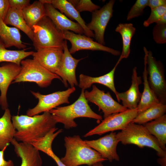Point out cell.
Listing matches in <instances>:
<instances>
[{"label":"cell","mask_w":166,"mask_h":166,"mask_svg":"<svg viewBox=\"0 0 166 166\" xmlns=\"http://www.w3.org/2000/svg\"><path fill=\"white\" fill-rule=\"evenodd\" d=\"M11 120L16 130L14 138L18 142L30 144L46 135L57 124L49 112L32 116L13 115Z\"/></svg>","instance_id":"obj_1"},{"label":"cell","mask_w":166,"mask_h":166,"mask_svg":"<svg viewBox=\"0 0 166 166\" xmlns=\"http://www.w3.org/2000/svg\"><path fill=\"white\" fill-rule=\"evenodd\" d=\"M66 152L60 159L66 166H79L94 164L107 160L97 151L91 148L78 135L65 136L64 138Z\"/></svg>","instance_id":"obj_2"},{"label":"cell","mask_w":166,"mask_h":166,"mask_svg":"<svg viewBox=\"0 0 166 166\" xmlns=\"http://www.w3.org/2000/svg\"><path fill=\"white\" fill-rule=\"evenodd\" d=\"M84 91L81 90L79 97L72 104L57 107L49 111L57 123H62L65 128L69 129L77 126L74 121L77 118L87 117L99 121L102 120V116L95 113L90 108L85 97Z\"/></svg>","instance_id":"obj_3"},{"label":"cell","mask_w":166,"mask_h":166,"mask_svg":"<svg viewBox=\"0 0 166 166\" xmlns=\"http://www.w3.org/2000/svg\"><path fill=\"white\" fill-rule=\"evenodd\" d=\"M117 136L123 145L133 144L140 148L148 147L155 150L160 157L166 156V151L161 148L156 138L143 125L131 122L117 133Z\"/></svg>","instance_id":"obj_4"},{"label":"cell","mask_w":166,"mask_h":166,"mask_svg":"<svg viewBox=\"0 0 166 166\" xmlns=\"http://www.w3.org/2000/svg\"><path fill=\"white\" fill-rule=\"evenodd\" d=\"M32 41L35 49L55 48L63 49L65 40L62 32L47 16L43 17L32 28Z\"/></svg>","instance_id":"obj_5"},{"label":"cell","mask_w":166,"mask_h":166,"mask_svg":"<svg viewBox=\"0 0 166 166\" xmlns=\"http://www.w3.org/2000/svg\"><path fill=\"white\" fill-rule=\"evenodd\" d=\"M20 66V71L13 83L33 82L44 88L49 86L54 79L62 81L58 75L45 68L33 59H23L21 62Z\"/></svg>","instance_id":"obj_6"},{"label":"cell","mask_w":166,"mask_h":166,"mask_svg":"<svg viewBox=\"0 0 166 166\" xmlns=\"http://www.w3.org/2000/svg\"><path fill=\"white\" fill-rule=\"evenodd\" d=\"M146 56L148 81L160 102L166 105V81L162 63L156 60L151 50L144 47Z\"/></svg>","instance_id":"obj_7"},{"label":"cell","mask_w":166,"mask_h":166,"mask_svg":"<svg viewBox=\"0 0 166 166\" xmlns=\"http://www.w3.org/2000/svg\"><path fill=\"white\" fill-rule=\"evenodd\" d=\"M75 90L76 89L73 87L65 91L56 92L47 95L31 91L33 96L38 100V102L34 107L27 111L26 115L32 116L42 112H49L61 104H69V97Z\"/></svg>","instance_id":"obj_8"},{"label":"cell","mask_w":166,"mask_h":166,"mask_svg":"<svg viewBox=\"0 0 166 166\" xmlns=\"http://www.w3.org/2000/svg\"><path fill=\"white\" fill-rule=\"evenodd\" d=\"M138 114L137 109H128L121 112L113 114L104 118L99 124L89 131L84 136L100 135L109 132L121 130L132 122Z\"/></svg>","instance_id":"obj_9"},{"label":"cell","mask_w":166,"mask_h":166,"mask_svg":"<svg viewBox=\"0 0 166 166\" xmlns=\"http://www.w3.org/2000/svg\"><path fill=\"white\" fill-rule=\"evenodd\" d=\"M85 97L87 101L94 104L101 110L105 118L115 113L124 111L128 109L115 101L112 97L109 92L106 93L101 90L96 85H92L90 91L85 90Z\"/></svg>","instance_id":"obj_10"},{"label":"cell","mask_w":166,"mask_h":166,"mask_svg":"<svg viewBox=\"0 0 166 166\" xmlns=\"http://www.w3.org/2000/svg\"><path fill=\"white\" fill-rule=\"evenodd\" d=\"M115 1L110 0L99 9L92 12L90 22L86 24L88 28L94 32L96 42L102 45L105 44L104 33L106 27L113 15V7Z\"/></svg>","instance_id":"obj_11"},{"label":"cell","mask_w":166,"mask_h":166,"mask_svg":"<svg viewBox=\"0 0 166 166\" xmlns=\"http://www.w3.org/2000/svg\"><path fill=\"white\" fill-rule=\"evenodd\" d=\"M62 33L64 39L68 40L71 43V47L69 50L71 54L80 50H90L106 52L114 56L121 55L120 51L99 44L86 35L77 34L70 31Z\"/></svg>","instance_id":"obj_12"},{"label":"cell","mask_w":166,"mask_h":166,"mask_svg":"<svg viewBox=\"0 0 166 166\" xmlns=\"http://www.w3.org/2000/svg\"><path fill=\"white\" fill-rule=\"evenodd\" d=\"M90 147L97 152L103 157L110 162L118 161L119 156L117 152V145L119 142L117 133L113 132L97 140H85Z\"/></svg>","instance_id":"obj_13"},{"label":"cell","mask_w":166,"mask_h":166,"mask_svg":"<svg viewBox=\"0 0 166 166\" xmlns=\"http://www.w3.org/2000/svg\"><path fill=\"white\" fill-rule=\"evenodd\" d=\"M32 55L33 59L50 71L57 74L62 61L63 49L55 48L39 49Z\"/></svg>","instance_id":"obj_14"},{"label":"cell","mask_w":166,"mask_h":166,"mask_svg":"<svg viewBox=\"0 0 166 166\" xmlns=\"http://www.w3.org/2000/svg\"><path fill=\"white\" fill-rule=\"evenodd\" d=\"M63 52L62 61L57 75L60 77L65 87H67L68 82L71 87H73L75 85H78L76 75V69L79 62L85 58L78 59L74 58L68 49L66 40Z\"/></svg>","instance_id":"obj_15"},{"label":"cell","mask_w":166,"mask_h":166,"mask_svg":"<svg viewBox=\"0 0 166 166\" xmlns=\"http://www.w3.org/2000/svg\"><path fill=\"white\" fill-rule=\"evenodd\" d=\"M136 70V67L132 69V84L129 89L124 92H118L116 97L118 101L121 100L122 105L128 109H136L141 97L139 86L142 83L141 77L138 76Z\"/></svg>","instance_id":"obj_16"},{"label":"cell","mask_w":166,"mask_h":166,"mask_svg":"<svg viewBox=\"0 0 166 166\" xmlns=\"http://www.w3.org/2000/svg\"><path fill=\"white\" fill-rule=\"evenodd\" d=\"M44 3L46 16L61 31L63 32L70 31L77 34H85L84 30L79 23L69 19L54 8L51 4Z\"/></svg>","instance_id":"obj_17"},{"label":"cell","mask_w":166,"mask_h":166,"mask_svg":"<svg viewBox=\"0 0 166 166\" xmlns=\"http://www.w3.org/2000/svg\"><path fill=\"white\" fill-rule=\"evenodd\" d=\"M11 143L16 155L21 160L20 166H42V160L39 151L31 144L19 142L14 138Z\"/></svg>","instance_id":"obj_18"},{"label":"cell","mask_w":166,"mask_h":166,"mask_svg":"<svg viewBox=\"0 0 166 166\" xmlns=\"http://www.w3.org/2000/svg\"><path fill=\"white\" fill-rule=\"evenodd\" d=\"M21 66L9 63L0 66V91L1 108L5 110L8 108L7 93L10 84L20 72Z\"/></svg>","instance_id":"obj_19"},{"label":"cell","mask_w":166,"mask_h":166,"mask_svg":"<svg viewBox=\"0 0 166 166\" xmlns=\"http://www.w3.org/2000/svg\"><path fill=\"white\" fill-rule=\"evenodd\" d=\"M43 2L51 4L53 6L58 9L71 20H75L82 27L85 35L90 38H94L93 31L87 27L84 20L81 17L80 13L77 11L72 5L66 0H41Z\"/></svg>","instance_id":"obj_20"},{"label":"cell","mask_w":166,"mask_h":166,"mask_svg":"<svg viewBox=\"0 0 166 166\" xmlns=\"http://www.w3.org/2000/svg\"><path fill=\"white\" fill-rule=\"evenodd\" d=\"M121 61L118 60L113 69L108 73L98 77H92L81 74L79 78L78 87L81 90H85L90 88L94 83L103 85L111 89L115 94L117 97L118 92L116 89L114 83V76L116 68Z\"/></svg>","instance_id":"obj_21"},{"label":"cell","mask_w":166,"mask_h":166,"mask_svg":"<svg viewBox=\"0 0 166 166\" xmlns=\"http://www.w3.org/2000/svg\"><path fill=\"white\" fill-rule=\"evenodd\" d=\"M0 38L7 48L15 46L18 49H26V45L21 40L19 30L6 25L0 18Z\"/></svg>","instance_id":"obj_22"},{"label":"cell","mask_w":166,"mask_h":166,"mask_svg":"<svg viewBox=\"0 0 166 166\" xmlns=\"http://www.w3.org/2000/svg\"><path fill=\"white\" fill-rule=\"evenodd\" d=\"M0 118V150L6 149L14 138L16 130L13 124L10 109L5 110Z\"/></svg>","instance_id":"obj_23"},{"label":"cell","mask_w":166,"mask_h":166,"mask_svg":"<svg viewBox=\"0 0 166 166\" xmlns=\"http://www.w3.org/2000/svg\"><path fill=\"white\" fill-rule=\"evenodd\" d=\"M144 67L142 76L144 87L137 108L138 114L160 103L156 95L151 88L148 82L146 58L145 55L144 57Z\"/></svg>","instance_id":"obj_24"},{"label":"cell","mask_w":166,"mask_h":166,"mask_svg":"<svg viewBox=\"0 0 166 166\" xmlns=\"http://www.w3.org/2000/svg\"><path fill=\"white\" fill-rule=\"evenodd\" d=\"M3 21L6 25L13 26L22 31L32 41L33 31L26 23L22 10L10 7Z\"/></svg>","instance_id":"obj_25"},{"label":"cell","mask_w":166,"mask_h":166,"mask_svg":"<svg viewBox=\"0 0 166 166\" xmlns=\"http://www.w3.org/2000/svg\"><path fill=\"white\" fill-rule=\"evenodd\" d=\"M25 20L32 30L43 17L46 16L44 3L41 0L36 1L22 10Z\"/></svg>","instance_id":"obj_26"},{"label":"cell","mask_w":166,"mask_h":166,"mask_svg":"<svg viewBox=\"0 0 166 166\" xmlns=\"http://www.w3.org/2000/svg\"><path fill=\"white\" fill-rule=\"evenodd\" d=\"M157 140L161 148L166 151V115L143 124Z\"/></svg>","instance_id":"obj_27"},{"label":"cell","mask_w":166,"mask_h":166,"mask_svg":"<svg viewBox=\"0 0 166 166\" xmlns=\"http://www.w3.org/2000/svg\"><path fill=\"white\" fill-rule=\"evenodd\" d=\"M136 29L131 23H120L115 30L121 35L122 40V50L119 59L128 57L130 53L131 40L135 33Z\"/></svg>","instance_id":"obj_28"},{"label":"cell","mask_w":166,"mask_h":166,"mask_svg":"<svg viewBox=\"0 0 166 166\" xmlns=\"http://www.w3.org/2000/svg\"><path fill=\"white\" fill-rule=\"evenodd\" d=\"M166 112V105L160 103L138 114L132 122L144 124L160 117Z\"/></svg>","instance_id":"obj_29"},{"label":"cell","mask_w":166,"mask_h":166,"mask_svg":"<svg viewBox=\"0 0 166 166\" xmlns=\"http://www.w3.org/2000/svg\"><path fill=\"white\" fill-rule=\"evenodd\" d=\"M25 49H8L0 38V62H7L20 66L21 61L26 57L32 55L34 51H26Z\"/></svg>","instance_id":"obj_30"},{"label":"cell","mask_w":166,"mask_h":166,"mask_svg":"<svg viewBox=\"0 0 166 166\" xmlns=\"http://www.w3.org/2000/svg\"><path fill=\"white\" fill-rule=\"evenodd\" d=\"M58 128H52L46 135L34 140L31 144L38 151L46 153L48 151L52 149L53 142L56 137L62 132V129L57 130Z\"/></svg>","instance_id":"obj_31"},{"label":"cell","mask_w":166,"mask_h":166,"mask_svg":"<svg viewBox=\"0 0 166 166\" xmlns=\"http://www.w3.org/2000/svg\"><path fill=\"white\" fill-rule=\"evenodd\" d=\"M79 12L89 11L91 12L99 9L101 7L93 3L90 0H68Z\"/></svg>","instance_id":"obj_32"},{"label":"cell","mask_w":166,"mask_h":166,"mask_svg":"<svg viewBox=\"0 0 166 166\" xmlns=\"http://www.w3.org/2000/svg\"><path fill=\"white\" fill-rule=\"evenodd\" d=\"M148 0H137L128 11L127 20H130L142 15L144 9L147 6Z\"/></svg>","instance_id":"obj_33"},{"label":"cell","mask_w":166,"mask_h":166,"mask_svg":"<svg viewBox=\"0 0 166 166\" xmlns=\"http://www.w3.org/2000/svg\"><path fill=\"white\" fill-rule=\"evenodd\" d=\"M152 36L155 42L158 44L166 43V24H156L152 29Z\"/></svg>","instance_id":"obj_34"},{"label":"cell","mask_w":166,"mask_h":166,"mask_svg":"<svg viewBox=\"0 0 166 166\" xmlns=\"http://www.w3.org/2000/svg\"><path fill=\"white\" fill-rule=\"evenodd\" d=\"M166 13V6H160L151 10L148 18L143 22L144 27H148L153 23H156L162 16Z\"/></svg>","instance_id":"obj_35"},{"label":"cell","mask_w":166,"mask_h":166,"mask_svg":"<svg viewBox=\"0 0 166 166\" xmlns=\"http://www.w3.org/2000/svg\"><path fill=\"white\" fill-rule=\"evenodd\" d=\"M9 2L10 7L22 10L30 4L29 0H9Z\"/></svg>","instance_id":"obj_36"},{"label":"cell","mask_w":166,"mask_h":166,"mask_svg":"<svg viewBox=\"0 0 166 166\" xmlns=\"http://www.w3.org/2000/svg\"><path fill=\"white\" fill-rule=\"evenodd\" d=\"M10 8L9 0H0V18L3 21Z\"/></svg>","instance_id":"obj_37"},{"label":"cell","mask_w":166,"mask_h":166,"mask_svg":"<svg viewBox=\"0 0 166 166\" xmlns=\"http://www.w3.org/2000/svg\"><path fill=\"white\" fill-rule=\"evenodd\" d=\"M166 6V0H148L147 6L151 10L157 7Z\"/></svg>","instance_id":"obj_38"},{"label":"cell","mask_w":166,"mask_h":166,"mask_svg":"<svg viewBox=\"0 0 166 166\" xmlns=\"http://www.w3.org/2000/svg\"><path fill=\"white\" fill-rule=\"evenodd\" d=\"M6 149L0 150V166H14V162L11 160H6L5 159L4 153Z\"/></svg>","instance_id":"obj_39"},{"label":"cell","mask_w":166,"mask_h":166,"mask_svg":"<svg viewBox=\"0 0 166 166\" xmlns=\"http://www.w3.org/2000/svg\"><path fill=\"white\" fill-rule=\"evenodd\" d=\"M46 154L55 161L58 166H66L61 161L60 159L55 154L52 149L48 151Z\"/></svg>","instance_id":"obj_40"},{"label":"cell","mask_w":166,"mask_h":166,"mask_svg":"<svg viewBox=\"0 0 166 166\" xmlns=\"http://www.w3.org/2000/svg\"><path fill=\"white\" fill-rule=\"evenodd\" d=\"M157 162L161 166H166V156L160 157L157 160Z\"/></svg>","instance_id":"obj_41"},{"label":"cell","mask_w":166,"mask_h":166,"mask_svg":"<svg viewBox=\"0 0 166 166\" xmlns=\"http://www.w3.org/2000/svg\"><path fill=\"white\" fill-rule=\"evenodd\" d=\"M156 24H166V13L157 22Z\"/></svg>","instance_id":"obj_42"},{"label":"cell","mask_w":166,"mask_h":166,"mask_svg":"<svg viewBox=\"0 0 166 166\" xmlns=\"http://www.w3.org/2000/svg\"><path fill=\"white\" fill-rule=\"evenodd\" d=\"M92 166H104V165L102 162H98L94 164Z\"/></svg>","instance_id":"obj_43"},{"label":"cell","mask_w":166,"mask_h":166,"mask_svg":"<svg viewBox=\"0 0 166 166\" xmlns=\"http://www.w3.org/2000/svg\"><path fill=\"white\" fill-rule=\"evenodd\" d=\"M1 97L0 96V106H1Z\"/></svg>","instance_id":"obj_44"}]
</instances>
